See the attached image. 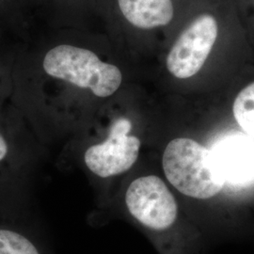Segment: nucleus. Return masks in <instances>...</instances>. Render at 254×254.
<instances>
[{"label":"nucleus","instance_id":"obj_1","mask_svg":"<svg viewBox=\"0 0 254 254\" xmlns=\"http://www.w3.org/2000/svg\"><path fill=\"white\" fill-rule=\"evenodd\" d=\"M68 36V27L39 25L19 43L13 64L10 100L44 145L66 132L72 94L108 99L123 82L116 64Z\"/></svg>","mask_w":254,"mask_h":254},{"label":"nucleus","instance_id":"obj_2","mask_svg":"<svg viewBox=\"0 0 254 254\" xmlns=\"http://www.w3.org/2000/svg\"><path fill=\"white\" fill-rule=\"evenodd\" d=\"M163 169L167 179L177 190L195 199L216 196L225 184L211 150L190 138H175L168 144Z\"/></svg>","mask_w":254,"mask_h":254},{"label":"nucleus","instance_id":"obj_3","mask_svg":"<svg viewBox=\"0 0 254 254\" xmlns=\"http://www.w3.org/2000/svg\"><path fill=\"white\" fill-rule=\"evenodd\" d=\"M43 146L10 98L0 103V173L8 176L24 173Z\"/></svg>","mask_w":254,"mask_h":254},{"label":"nucleus","instance_id":"obj_13","mask_svg":"<svg viewBox=\"0 0 254 254\" xmlns=\"http://www.w3.org/2000/svg\"><path fill=\"white\" fill-rule=\"evenodd\" d=\"M43 3H44V0H43ZM42 8H43V7H42Z\"/></svg>","mask_w":254,"mask_h":254},{"label":"nucleus","instance_id":"obj_8","mask_svg":"<svg viewBox=\"0 0 254 254\" xmlns=\"http://www.w3.org/2000/svg\"><path fill=\"white\" fill-rule=\"evenodd\" d=\"M43 0H0V34L24 40L41 25Z\"/></svg>","mask_w":254,"mask_h":254},{"label":"nucleus","instance_id":"obj_10","mask_svg":"<svg viewBox=\"0 0 254 254\" xmlns=\"http://www.w3.org/2000/svg\"><path fill=\"white\" fill-rule=\"evenodd\" d=\"M22 40L0 34V103L9 100L12 89V70Z\"/></svg>","mask_w":254,"mask_h":254},{"label":"nucleus","instance_id":"obj_9","mask_svg":"<svg viewBox=\"0 0 254 254\" xmlns=\"http://www.w3.org/2000/svg\"><path fill=\"white\" fill-rule=\"evenodd\" d=\"M116 4L121 15L141 29L167 26L174 16L173 0H116Z\"/></svg>","mask_w":254,"mask_h":254},{"label":"nucleus","instance_id":"obj_4","mask_svg":"<svg viewBox=\"0 0 254 254\" xmlns=\"http://www.w3.org/2000/svg\"><path fill=\"white\" fill-rule=\"evenodd\" d=\"M131 129L129 119H114L105 140L90 146L84 153V162L90 172L100 178H109L131 169L140 148V140L129 135Z\"/></svg>","mask_w":254,"mask_h":254},{"label":"nucleus","instance_id":"obj_5","mask_svg":"<svg viewBox=\"0 0 254 254\" xmlns=\"http://www.w3.org/2000/svg\"><path fill=\"white\" fill-rule=\"evenodd\" d=\"M126 202L131 215L153 230H166L177 218L175 199L157 176L140 177L132 182L127 189Z\"/></svg>","mask_w":254,"mask_h":254},{"label":"nucleus","instance_id":"obj_12","mask_svg":"<svg viewBox=\"0 0 254 254\" xmlns=\"http://www.w3.org/2000/svg\"><path fill=\"white\" fill-rule=\"evenodd\" d=\"M233 110L237 124L254 139V83L239 92L234 102Z\"/></svg>","mask_w":254,"mask_h":254},{"label":"nucleus","instance_id":"obj_7","mask_svg":"<svg viewBox=\"0 0 254 254\" xmlns=\"http://www.w3.org/2000/svg\"><path fill=\"white\" fill-rule=\"evenodd\" d=\"M211 152L224 181L241 185L254 180V139L252 137L225 136L214 144Z\"/></svg>","mask_w":254,"mask_h":254},{"label":"nucleus","instance_id":"obj_6","mask_svg":"<svg viewBox=\"0 0 254 254\" xmlns=\"http://www.w3.org/2000/svg\"><path fill=\"white\" fill-rule=\"evenodd\" d=\"M218 32V21L212 14L202 13L194 19L168 55L169 72L180 79L198 73L208 58Z\"/></svg>","mask_w":254,"mask_h":254},{"label":"nucleus","instance_id":"obj_11","mask_svg":"<svg viewBox=\"0 0 254 254\" xmlns=\"http://www.w3.org/2000/svg\"><path fill=\"white\" fill-rule=\"evenodd\" d=\"M81 0H44L42 24L54 27H69Z\"/></svg>","mask_w":254,"mask_h":254}]
</instances>
